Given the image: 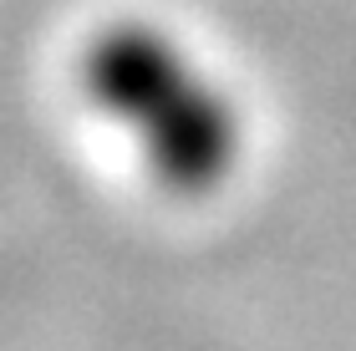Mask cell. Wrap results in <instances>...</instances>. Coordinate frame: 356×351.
Instances as JSON below:
<instances>
[{
  "instance_id": "1",
  "label": "cell",
  "mask_w": 356,
  "mask_h": 351,
  "mask_svg": "<svg viewBox=\"0 0 356 351\" xmlns=\"http://www.w3.org/2000/svg\"><path fill=\"white\" fill-rule=\"evenodd\" d=\"M82 92L173 194H209L245 153V113L163 26L118 21L82 51Z\"/></svg>"
}]
</instances>
